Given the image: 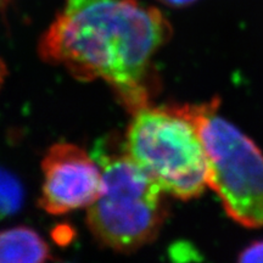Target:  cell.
Segmentation results:
<instances>
[{"label":"cell","instance_id":"obj_1","mask_svg":"<svg viewBox=\"0 0 263 263\" xmlns=\"http://www.w3.org/2000/svg\"><path fill=\"white\" fill-rule=\"evenodd\" d=\"M171 37L166 16L138 0H65L38 52L76 80H103L133 115L150 105L151 61Z\"/></svg>","mask_w":263,"mask_h":263},{"label":"cell","instance_id":"obj_2","mask_svg":"<svg viewBox=\"0 0 263 263\" xmlns=\"http://www.w3.org/2000/svg\"><path fill=\"white\" fill-rule=\"evenodd\" d=\"M103 173L100 195L88 207L87 226L105 248L130 254L157 238L168 215L163 190L122 149L97 146Z\"/></svg>","mask_w":263,"mask_h":263},{"label":"cell","instance_id":"obj_3","mask_svg":"<svg viewBox=\"0 0 263 263\" xmlns=\"http://www.w3.org/2000/svg\"><path fill=\"white\" fill-rule=\"evenodd\" d=\"M123 149L168 195L192 200L209 186L205 147L188 105L138 110Z\"/></svg>","mask_w":263,"mask_h":263},{"label":"cell","instance_id":"obj_4","mask_svg":"<svg viewBox=\"0 0 263 263\" xmlns=\"http://www.w3.org/2000/svg\"><path fill=\"white\" fill-rule=\"evenodd\" d=\"M189 106L205 147L207 184L228 217L263 228V153L235 124L219 116V99Z\"/></svg>","mask_w":263,"mask_h":263},{"label":"cell","instance_id":"obj_5","mask_svg":"<svg viewBox=\"0 0 263 263\" xmlns=\"http://www.w3.org/2000/svg\"><path fill=\"white\" fill-rule=\"evenodd\" d=\"M39 206L49 215L89 207L103 189V173L94 157L70 143L50 146L42 161Z\"/></svg>","mask_w":263,"mask_h":263},{"label":"cell","instance_id":"obj_6","mask_svg":"<svg viewBox=\"0 0 263 263\" xmlns=\"http://www.w3.org/2000/svg\"><path fill=\"white\" fill-rule=\"evenodd\" d=\"M49 248L35 230L26 226L12 227L0 236V263H45Z\"/></svg>","mask_w":263,"mask_h":263},{"label":"cell","instance_id":"obj_7","mask_svg":"<svg viewBox=\"0 0 263 263\" xmlns=\"http://www.w3.org/2000/svg\"><path fill=\"white\" fill-rule=\"evenodd\" d=\"M22 192L21 184L14 174L6 172L3 170L2 172V213L3 216L14 215L18 211L22 205Z\"/></svg>","mask_w":263,"mask_h":263},{"label":"cell","instance_id":"obj_8","mask_svg":"<svg viewBox=\"0 0 263 263\" xmlns=\"http://www.w3.org/2000/svg\"><path fill=\"white\" fill-rule=\"evenodd\" d=\"M238 263H263V240H256L239 255Z\"/></svg>","mask_w":263,"mask_h":263},{"label":"cell","instance_id":"obj_9","mask_svg":"<svg viewBox=\"0 0 263 263\" xmlns=\"http://www.w3.org/2000/svg\"><path fill=\"white\" fill-rule=\"evenodd\" d=\"M161 4L170 6V8H186V6L194 4L197 0H157Z\"/></svg>","mask_w":263,"mask_h":263}]
</instances>
